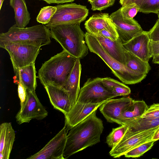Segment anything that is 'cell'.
Returning a JSON list of instances; mask_svg holds the SVG:
<instances>
[{
	"label": "cell",
	"instance_id": "cell-1",
	"mask_svg": "<svg viewBox=\"0 0 159 159\" xmlns=\"http://www.w3.org/2000/svg\"><path fill=\"white\" fill-rule=\"evenodd\" d=\"M94 110L85 119L72 127L67 135L63 154L64 159L100 142L104 127Z\"/></svg>",
	"mask_w": 159,
	"mask_h": 159
},
{
	"label": "cell",
	"instance_id": "cell-2",
	"mask_svg": "<svg viewBox=\"0 0 159 159\" xmlns=\"http://www.w3.org/2000/svg\"><path fill=\"white\" fill-rule=\"evenodd\" d=\"M77 59L63 50L43 64L37 77L44 87L50 85L61 89L69 77Z\"/></svg>",
	"mask_w": 159,
	"mask_h": 159
},
{
	"label": "cell",
	"instance_id": "cell-3",
	"mask_svg": "<svg viewBox=\"0 0 159 159\" xmlns=\"http://www.w3.org/2000/svg\"><path fill=\"white\" fill-rule=\"evenodd\" d=\"M49 30L51 37L70 55L80 59L88 54L89 49L86 44L85 34L80 24L59 25L51 27Z\"/></svg>",
	"mask_w": 159,
	"mask_h": 159
},
{
	"label": "cell",
	"instance_id": "cell-4",
	"mask_svg": "<svg viewBox=\"0 0 159 159\" xmlns=\"http://www.w3.org/2000/svg\"><path fill=\"white\" fill-rule=\"evenodd\" d=\"M50 30L43 24L20 28L13 25L6 33L0 34V47L10 44L31 45L41 47L51 43Z\"/></svg>",
	"mask_w": 159,
	"mask_h": 159
},
{
	"label": "cell",
	"instance_id": "cell-5",
	"mask_svg": "<svg viewBox=\"0 0 159 159\" xmlns=\"http://www.w3.org/2000/svg\"><path fill=\"white\" fill-rule=\"evenodd\" d=\"M84 38L89 51L99 56L111 70L115 76L123 83L127 84H134L140 82L144 79L136 75L130 69L110 56L93 35L86 32Z\"/></svg>",
	"mask_w": 159,
	"mask_h": 159
},
{
	"label": "cell",
	"instance_id": "cell-6",
	"mask_svg": "<svg viewBox=\"0 0 159 159\" xmlns=\"http://www.w3.org/2000/svg\"><path fill=\"white\" fill-rule=\"evenodd\" d=\"M55 6L57 8L56 13L49 22L45 25L49 29L59 25H80L89 14V10L86 6L75 3L60 4Z\"/></svg>",
	"mask_w": 159,
	"mask_h": 159
},
{
	"label": "cell",
	"instance_id": "cell-7",
	"mask_svg": "<svg viewBox=\"0 0 159 159\" xmlns=\"http://www.w3.org/2000/svg\"><path fill=\"white\" fill-rule=\"evenodd\" d=\"M102 78L88 79L80 89L77 101L84 103L98 104L115 97L103 85Z\"/></svg>",
	"mask_w": 159,
	"mask_h": 159
},
{
	"label": "cell",
	"instance_id": "cell-8",
	"mask_svg": "<svg viewBox=\"0 0 159 159\" xmlns=\"http://www.w3.org/2000/svg\"><path fill=\"white\" fill-rule=\"evenodd\" d=\"M2 48L9 53L15 73L20 68L35 62L40 47L21 44L12 43Z\"/></svg>",
	"mask_w": 159,
	"mask_h": 159
},
{
	"label": "cell",
	"instance_id": "cell-9",
	"mask_svg": "<svg viewBox=\"0 0 159 159\" xmlns=\"http://www.w3.org/2000/svg\"><path fill=\"white\" fill-rule=\"evenodd\" d=\"M158 127L134 133L130 132L127 130L120 142L111 148L109 154L114 158L119 157L133 148L152 140Z\"/></svg>",
	"mask_w": 159,
	"mask_h": 159
},
{
	"label": "cell",
	"instance_id": "cell-10",
	"mask_svg": "<svg viewBox=\"0 0 159 159\" xmlns=\"http://www.w3.org/2000/svg\"><path fill=\"white\" fill-rule=\"evenodd\" d=\"M109 16L119 38L123 43L128 42L143 31L140 25L133 18L125 19L123 18L120 8Z\"/></svg>",
	"mask_w": 159,
	"mask_h": 159
},
{
	"label": "cell",
	"instance_id": "cell-11",
	"mask_svg": "<svg viewBox=\"0 0 159 159\" xmlns=\"http://www.w3.org/2000/svg\"><path fill=\"white\" fill-rule=\"evenodd\" d=\"M64 127L40 151L27 159H64L63 154L67 138Z\"/></svg>",
	"mask_w": 159,
	"mask_h": 159
},
{
	"label": "cell",
	"instance_id": "cell-12",
	"mask_svg": "<svg viewBox=\"0 0 159 159\" xmlns=\"http://www.w3.org/2000/svg\"><path fill=\"white\" fill-rule=\"evenodd\" d=\"M28 98L23 108L20 110L16 118L19 124L29 123L33 119L42 120L48 112L39 101L35 92L27 91Z\"/></svg>",
	"mask_w": 159,
	"mask_h": 159
},
{
	"label": "cell",
	"instance_id": "cell-13",
	"mask_svg": "<svg viewBox=\"0 0 159 159\" xmlns=\"http://www.w3.org/2000/svg\"><path fill=\"white\" fill-rule=\"evenodd\" d=\"M133 100L129 97L111 98L102 104L99 110L107 122L118 124L121 114L129 107Z\"/></svg>",
	"mask_w": 159,
	"mask_h": 159
},
{
	"label": "cell",
	"instance_id": "cell-14",
	"mask_svg": "<svg viewBox=\"0 0 159 159\" xmlns=\"http://www.w3.org/2000/svg\"><path fill=\"white\" fill-rule=\"evenodd\" d=\"M102 103H84L77 101L69 112L65 115V126L66 130H70L85 119Z\"/></svg>",
	"mask_w": 159,
	"mask_h": 159
},
{
	"label": "cell",
	"instance_id": "cell-15",
	"mask_svg": "<svg viewBox=\"0 0 159 159\" xmlns=\"http://www.w3.org/2000/svg\"><path fill=\"white\" fill-rule=\"evenodd\" d=\"M149 42L148 31H143L128 42L123 43L122 45L125 50L143 61L148 62L152 57L149 50Z\"/></svg>",
	"mask_w": 159,
	"mask_h": 159
},
{
	"label": "cell",
	"instance_id": "cell-16",
	"mask_svg": "<svg viewBox=\"0 0 159 159\" xmlns=\"http://www.w3.org/2000/svg\"><path fill=\"white\" fill-rule=\"evenodd\" d=\"M81 66L80 59H77L67 80L61 88L68 95L72 107L76 102L80 91Z\"/></svg>",
	"mask_w": 159,
	"mask_h": 159
},
{
	"label": "cell",
	"instance_id": "cell-17",
	"mask_svg": "<svg viewBox=\"0 0 159 159\" xmlns=\"http://www.w3.org/2000/svg\"><path fill=\"white\" fill-rule=\"evenodd\" d=\"M44 87L54 108L60 111L64 115L69 112L72 106L69 95L65 91L50 85Z\"/></svg>",
	"mask_w": 159,
	"mask_h": 159
},
{
	"label": "cell",
	"instance_id": "cell-18",
	"mask_svg": "<svg viewBox=\"0 0 159 159\" xmlns=\"http://www.w3.org/2000/svg\"><path fill=\"white\" fill-rule=\"evenodd\" d=\"M15 138L11 124L4 122L0 125V159H8Z\"/></svg>",
	"mask_w": 159,
	"mask_h": 159
},
{
	"label": "cell",
	"instance_id": "cell-19",
	"mask_svg": "<svg viewBox=\"0 0 159 159\" xmlns=\"http://www.w3.org/2000/svg\"><path fill=\"white\" fill-rule=\"evenodd\" d=\"M93 35L97 39L107 53L116 60L126 66V50L119 38L116 40H112L98 34Z\"/></svg>",
	"mask_w": 159,
	"mask_h": 159
},
{
	"label": "cell",
	"instance_id": "cell-20",
	"mask_svg": "<svg viewBox=\"0 0 159 159\" xmlns=\"http://www.w3.org/2000/svg\"><path fill=\"white\" fill-rule=\"evenodd\" d=\"M114 25L109 14L102 13L93 15L84 24L87 32L92 35Z\"/></svg>",
	"mask_w": 159,
	"mask_h": 159
},
{
	"label": "cell",
	"instance_id": "cell-21",
	"mask_svg": "<svg viewBox=\"0 0 159 159\" xmlns=\"http://www.w3.org/2000/svg\"><path fill=\"white\" fill-rule=\"evenodd\" d=\"M148 107L143 100H133L129 107L121 114L118 124L126 125L129 122L141 117Z\"/></svg>",
	"mask_w": 159,
	"mask_h": 159
},
{
	"label": "cell",
	"instance_id": "cell-22",
	"mask_svg": "<svg viewBox=\"0 0 159 159\" xmlns=\"http://www.w3.org/2000/svg\"><path fill=\"white\" fill-rule=\"evenodd\" d=\"M35 63L20 68L15 73L16 76L23 84L27 91L35 92L37 86Z\"/></svg>",
	"mask_w": 159,
	"mask_h": 159
},
{
	"label": "cell",
	"instance_id": "cell-23",
	"mask_svg": "<svg viewBox=\"0 0 159 159\" xmlns=\"http://www.w3.org/2000/svg\"><path fill=\"white\" fill-rule=\"evenodd\" d=\"M125 55L126 66L136 75L145 78L151 69L148 62L143 61L126 50Z\"/></svg>",
	"mask_w": 159,
	"mask_h": 159
},
{
	"label": "cell",
	"instance_id": "cell-24",
	"mask_svg": "<svg viewBox=\"0 0 159 159\" xmlns=\"http://www.w3.org/2000/svg\"><path fill=\"white\" fill-rule=\"evenodd\" d=\"M9 3L14 11L16 25L20 28H25L31 18L25 0H10Z\"/></svg>",
	"mask_w": 159,
	"mask_h": 159
},
{
	"label": "cell",
	"instance_id": "cell-25",
	"mask_svg": "<svg viewBox=\"0 0 159 159\" xmlns=\"http://www.w3.org/2000/svg\"><path fill=\"white\" fill-rule=\"evenodd\" d=\"M127 130L134 133L152 129L159 126V118L148 119L141 117L128 123Z\"/></svg>",
	"mask_w": 159,
	"mask_h": 159
},
{
	"label": "cell",
	"instance_id": "cell-26",
	"mask_svg": "<svg viewBox=\"0 0 159 159\" xmlns=\"http://www.w3.org/2000/svg\"><path fill=\"white\" fill-rule=\"evenodd\" d=\"M148 33L150 39L149 50L152 57L159 54V19Z\"/></svg>",
	"mask_w": 159,
	"mask_h": 159
},
{
	"label": "cell",
	"instance_id": "cell-27",
	"mask_svg": "<svg viewBox=\"0 0 159 159\" xmlns=\"http://www.w3.org/2000/svg\"><path fill=\"white\" fill-rule=\"evenodd\" d=\"M128 128L127 125H122L112 129L106 138V143L108 146L111 148L115 147L120 141Z\"/></svg>",
	"mask_w": 159,
	"mask_h": 159
},
{
	"label": "cell",
	"instance_id": "cell-28",
	"mask_svg": "<svg viewBox=\"0 0 159 159\" xmlns=\"http://www.w3.org/2000/svg\"><path fill=\"white\" fill-rule=\"evenodd\" d=\"M136 3L139 7V12L156 14L159 12V0H139Z\"/></svg>",
	"mask_w": 159,
	"mask_h": 159
},
{
	"label": "cell",
	"instance_id": "cell-29",
	"mask_svg": "<svg viewBox=\"0 0 159 159\" xmlns=\"http://www.w3.org/2000/svg\"><path fill=\"white\" fill-rule=\"evenodd\" d=\"M157 141L152 140L147 142L129 150L125 154L126 157L136 158L142 156L145 153L150 150Z\"/></svg>",
	"mask_w": 159,
	"mask_h": 159
},
{
	"label": "cell",
	"instance_id": "cell-30",
	"mask_svg": "<svg viewBox=\"0 0 159 159\" xmlns=\"http://www.w3.org/2000/svg\"><path fill=\"white\" fill-rule=\"evenodd\" d=\"M57 10L56 6H48L42 8L37 17L36 20L43 25L48 23Z\"/></svg>",
	"mask_w": 159,
	"mask_h": 159
},
{
	"label": "cell",
	"instance_id": "cell-31",
	"mask_svg": "<svg viewBox=\"0 0 159 159\" xmlns=\"http://www.w3.org/2000/svg\"><path fill=\"white\" fill-rule=\"evenodd\" d=\"M120 10L124 18L131 19H133L139 11V7L135 3H132L122 6Z\"/></svg>",
	"mask_w": 159,
	"mask_h": 159
},
{
	"label": "cell",
	"instance_id": "cell-32",
	"mask_svg": "<svg viewBox=\"0 0 159 159\" xmlns=\"http://www.w3.org/2000/svg\"><path fill=\"white\" fill-rule=\"evenodd\" d=\"M115 0H94L90 2L92 9L94 11H102L112 6Z\"/></svg>",
	"mask_w": 159,
	"mask_h": 159
},
{
	"label": "cell",
	"instance_id": "cell-33",
	"mask_svg": "<svg viewBox=\"0 0 159 159\" xmlns=\"http://www.w3.org/2000/svg\"><path fill=\"white\" fill-rule=\"evenodd\" d=\"M143 118L154 119L159 118V103H153L141 117Z\"/></svg>",
	"mask_w": 159,
	"mask_h": 159
},
{
	"label": "cell",
	"instance_id": "cell-34",
	"mask_svg": "<svg viewBox=\"0 0 159 159\" xmlns=\"http://www.w3.org/2000/svg\"><path fill=\"white\" fill-rule=\"evenodd\" d=\"M18 92L20 101V108L21 110L24 107L27 99L28 94L26 87L20 81H18Z\"/></svg>",
	"mask_w": 159,
	"mask_h": 159
},
{
	"label": "cell",
	"instance_id": "cell-35",
	"mask_svg": "<svg viewBox=\"0 0 159 159\" xmlns=\"http://www.w3.org/2000/svg\"><path fill=\"white\" fill-rule=\"evenodd\" d=\"M96 34H98L112 40H116L119 38L114 25L102 30Z\"/></svg>",
	"mask_w": 159,
	"mask_h": 159
},
{
	"label": "cell",
	"instance_id": "cell-36",
	"mask_svg": "<svg viewBox=\"0 0 159 159\" xmlns=\"http://www.w3.org/2000/svg\"><path fill=\"white\" fill-rule=\"evenodd\" d=\"M102 82L104 86L111 92L114 88L122 84L116 80L108 77L102 78Z\"/></svg>",
	"mask_w": 159,
	"mask_h": 159
},
{
	"label": "cell",
	"instance_id": "cell-37",
	"mask_svg": "<svg viewBox=\"0 0 159 159\" xmlns=\"http://www.w3.org/2000/svg\"><path fill=\"white\" fill-rule=\"evenodd\" d=\"M45 2L47 3L51 4L52 3H56L57 4H62L66 2H71L75 0H40Z\"/></svg>",
	"mask_w": 159,
	"mask_h": 159
},
{
	"label": "cell",
	"instance_id": "cell-38",
	"mask_svg": "<svg viewBox=\"0 0 159 159\" xmlns=\"http://www.w3.org/2000/svg\"><path fill=\"white\" fill-rule=\"evenodd\" d=\"M139 0H125L121 5L122 6H124L128 4L132 3H136Z\"/></svg>",
	"mask_w": 159,
	"mask_h": 159
},
{
	"label": "cell",
	"instance_id": "cell-39",
	"mask_svg": "<svg viewBox=\"0 0 159 159\" xmlns=\"http://www.w3.org/2000/svg\"><path fill=\"white\" fill-rule=\"evenodd\" d=\"M159 139V126L156 130L152 138V140H155L157 141Z\"/></svg>",
	"mask_w": 159,
	"mask_h": 159
},
{
	"label": "cell",
	"instance_id": "cell-40",
	"mask_svg": "<svg viewBox=\"0 0 159 159\" xmlns=\"http://www.w3.org/2000/svg\"><path fill=\"white\" fill-rule=\"evenodd\" d=\"M152 62L153 63L159 64V54L152 57Z\"/></svg>",
	"mask_w": 159,
	"mask_h": 159
},
{
	"label": "cell",
	"instance_id": "cell-41",
	"mask_svg": "<svg viewBox=\"0 0 159 159\" xmlns=\"http://www.w3.org/2000/svg\"><path fill=\"white\" fill-rule=\"evenodd\" d=\"M4 1V0H0V10L1 9Z\"/></svg>",
	"mask_w": 159,
	"mask_h": 159
},
{
	"label": "cell",
	"instance_id": "cell-42",
	"mask_svg": "<svg viewBox=\"0 0 159 159\" xmlns=\"http://www.w3.org/2000/svg\"><path fill=\"white\" fill-rule=\"evenodd\" d=\"M125 0H120V4H121Z\"/></svg>",
	"mask_w": 159,
	"mask_h": 159
},
{
	"label": "cell",
	"instance_id": "cell-43",
	"mask_svg": "<svg viewBox=\"0 0 159 159\" xmlns=\"http://www.w3.org/2000/svg\"><path fill=\"white\" fill-rule=\"evenodd\" d=\"M156 14H157V15L158 16V19H159V12H158Z\"/></svg>",
	"mask_w": 159,
	"mask_h": 159
},
{
	"label": "cell",
	"instance_id": "cell-44",
	"mask_svg": "<svg viewBox=\"0 0 159 159\" xmlns=\"http://www.w3.org/2000/svg\"><path fill=\"white\" fill-rule=\"evenodd\" d=\"M94 0H88V1L90 2H91L93 1Z\"/></svg>",
	"mask_w": 159,
	"mask_h": 159
}]
</instances>
